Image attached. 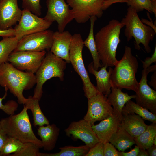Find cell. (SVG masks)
<instances>
[{"label":"cell","mask_w":156,"mask_h":156,"mask_svg":"<svg viewBox=\"0 0 156 156\" xmlns=\"http://www.w3.org/2000/svg\"><path fill=\"white\" fill-rule=\"evenodd\" d=\"M124 25L113 19L95 34L94 39L102 66H114L118 62L116 50L120 42V35Z\"/></svg>","instance_id":"cell-1"},{"label":"cell","mask_w":156,"mask_h":156,"mask_svg":"<svg viewBox=\"0 0 156 156\" xmlns=\"http://www.w3.org/2000/svg\"><path fill=\"white\" fill-rule=\"evenodd\" d=\"M36 83L34 74L19 70L8 62L0 64V86L9 90L19 104L24 105L27 100L23 90L31 89Z\"/></svg>","instance_id":"cell-2"},{"label":"cell","mask_w":156,"mask_h":156,"mask_svg":"<svg viewBox=\"0 0 156 156\" xmlns=\"http://www.w3.org/2000/svg\"><path fill=\"white\" fill-rule=\"evenodd\" d=\"M114 66L111 76L112 86L135 92L138 85L136 74L139 64L136 58L133 55L130 47L125 46L122 59Z\"/></svg>","instance_id":"cell-3"},{"label":"cell","mask_w":156,"mask_h":156,"mask_svg":"<svg viewBox=\"0 0 156 156\" xmlns=\"http://www.w3.org/2000/svg\"><path fill=\"white\" fill-rule=\"evenodd\" d=\"M24 105L19 114L12 115L1 120V129L8 137L17 139L23 143L32 142L40 148H42L41 141L35 135L27 110Z\"/></svg>","instance_id":"cell-4"},{"label":"cell","mask_w":156,"mask_h":156,"mask_svg":"<svg viewBox=\"0 0 156 156\" xmlns=\"http://www.w3.org/2000/svg\"><path fill=\"white\" fill-rule=\"evenodd\" d=\"M121 22L125 28L124 34L128 42L134 37L135 39V48L140 50V44H142L147 53L151 52L149 46L150 41L153 40L156 34L151 27L143 23L140 19L137 12L133 8L129 6L125 17Z\"/></svg>","instance_id":"cell-5"},{"label":"cell","mask_w":156,"mask_h":156,"mask_svg":"<svg viewBox=\"0 0 156 156\" xmlns=\"http://www.w3.org/2000/svg\"><path fill=\"white\" fill-rule=\"evenodd\" d=\"M67 62L56 56L50 51H48L36 73V86L33 98L39 101L42 96V87L48 80L54 77H58L62 81L64 80V71Z\"/></svg>","instance_id":"cell-6"},{"label":"cell","mask_w":156,"mask_h":156,"mask_svg":"<svg viewBox=\"0 0 156 156\" xmlns=\"http://www.w3.org/2000/svg\"><path fill=\"white\" fill-rule=\"evenodd\" d=\"M84 46L81 35L74 34L72 36L69 56L70 63L82 81L85 96L88 99L99 92L96 86L91 82L84 65L82 54Z\"/></svg>","instance_id":"cell-7"},{"label":"cell","mask_w":156,"mask_h":156,"mask_svg":"<svg viewBox=\"0 0 156 156\" xmlns=\"http://www.w3.org/2000/svg\"><path fill=\"white\" fill-rule=\"evenodd\" d=\"M46 53V51H12L7 62L19 70L34 74L40 66Z\"/></svg>","instance_id":"cell-8"},{"label":"cell","mask_w":156,"mask_h":156,"mask_svg":"<svg viewBox=\"0 0 156 156\" xmlns=\"http://www.w3.org/2000/svg\"><path fill=\"white\" fill-rule=\"evenodd\" d=\"M104 0H67L72 8L74 19L78 23H84L92 16L101 17L103 14L102 9Z\"/></svg>","instance_id":"cell-9"},{"label":"cell","mask_w":156,"mask_h":156,"mask_svg":"<svg viewBox=\"0 0 156 156\" xmlns=\"http://www.w3.org/2000/svg\"><path fill=\"white\" fill-rule=\"evenodd\" d=\"M52 23L23 9L18 23L14 29L15 36L19 40L25 36L47 30Z\"/></svg>","instance_id":"cell-10"},{"label":"cell","mask_w":156,"mask_h":156,"mask_svg":"<svg viewBox=\"0 0 156 156\" xmlns=\"http://www.w3.org/2000/svg\"><path fill=\"white\" fill-rule=\"evenodd\" d=\"M53 33L52 30L47 29L25 36L18 41L13 51H50Z\"/></svg>","instance_id":"cell-11"},{"label":"cell","mask_w":156,"mask_h":156,"mask_svg":"<svg viewBox=\"0 0 156 156\" xmlns=\"http://www.w3.org/2000/svg\"><path fill=\"white\" fill-rule=\"evenodd\" d=\"M47 11L44 18L58 24V31H64L67 25L74 19L71 9L64 0H46Z\"/></svg>","instance_id":"cell-12"},{"label":"cell","mask_w":156,"mask_h":156,"mask_svg":"<svg viewBox=\"0 0 156 156\" xmlns=\"http://www.w3.org/2000/svg\"><path fill=\"white\" fill-rule=\"evenodd\" d=\"M88 100V109L83 119L92 126L113 114V108L103 93H99Z\"/></svg>","instance_id":"cell-13"},{"label":"cell","mask_w":156,"mask_h":156,"mask_svg":"<svg viewBox=\"0 0 156 156\" xmlns=\"http://www.w3.org/2000/svg\"><path fill=\"white\" fill-rule=\"evenodd\" d=\"M149 73L146 69L142 70V77L135 92V99L137 104L156 114V91L147 83V77Z\"/></svg>","instance_id":"cell-14"},{"label":"cell","mask_w":156,"mask_h":156,"mask_svg":"<svg viewBox=\"0 0 156 156\" xmlns=\"http://www.w3.org/2000/svg\"><path fill=\"white\" fill-rule=\"evenodd\" d=\"M65 132L67 136L81 140L90 148L99 142L92 126L83 119L71 122Z\"/></svg>","instance_id":"cell-15"},{"label":"cell","mask_w":156,"mask_h":156,"mask_svg":"<svg viewBox=\"0 0 156 156\" xmlns=\"http://www.w3.org/2000/svg\"><path fill=\"white\" fill-rule=\"evenodd\" d=\"M22 14L18 0H2L0 1V29L12 28L19 22Z\"/></svg>","instance_id":"cell-16"},{"label":"cell","mask_w":156,"mask_h":156,"mask_svg":"<svg viewBox=\"0 0 156 156\" xmlns=\"http://www.w3.org/2000/svg\"><path fill=\"white\" fill-rule=\"evenodd\" d=\"M72 36L67 31L54 32L50 51L56 56L70 63L69 50Z\"/></svg>","instance_id":"cell-17"},{"label":"cell","mask_w":156,"mask_h":156,"mask_svg":"<svg viewBox=\"0 0 156 156\" xmlns=\"http://www.w3.org/2000/svg\"><path fill=\"white\" fill-rule=\"evenodd\" d=\"M121 121L118 116L113 114L99 123L92 125V127L99 141L105 143L109 142L110 138L118 130Z\"/></svg>","instance_id":"cell-18"},{"label":"cell","mask_w":156,"mask_h":156,"mask_svg":"<svg viewBox=\"0 0 156 156\" xmlns=\"http://www.w3.org/2000/svg\"><path fill=\"white\" fill-rule=\"evenodd\" d=\"M107 67L102 66L99 71L96 70L93 67V62L88 65L89 72L94 75L96 81V89L99 93H103L107 97L111 92L112 83L111 76L113 69L110 67L108 71Z\"/></svg>","instance_id":"cell-19"},{"label":"cell","mask_w":156,"mask_h":156,"mask_svg":"<svg viewBox=\"0 0 156 156\" xmlns=\"http://www.w3.org/2000/svg\"><path fill=\"white\" fill-rule=\"evenodd\" d=\"M144 120L135 114H122L120 126L127 131L133 138L144 132L148 127Z\"/></svg>","instance_id":"cell-20"},{"label":"cell","mask_w":156,"mask_h":156,"mask_svg":"<svg viewBox=\"0 0 156 156\" xmlns=\"http://www.w3.org/2000/svg\"><path fill=\"white\" fill-rule=\"evenodd\" d=\"M122 90L112 86L110 93L107 97L108 101L113 106V114L117 116L121 120L122 109L125 103L136 97L135 94L129 95L127 93L122 92Z\"/></svg>","instance_id":"cell-21"},{"label":"cell","mask_w":156,"mask_h":156,"mask_svg":"<svg viewBox=\"0 0 156 156\" xmlns=\"http://www.w3.org/2000/svg\"><path fill=\"white\" fill-rule=\"evenodd\" d=\"M37 131L38 134L42 140L44 149L47 151L53 149L59 135L60 129L53 124L47 125L46 126H39Z\"/></svg>","instance_id":"cell-22"},{"label":"cell","mask_w":156,"mask_h":156,"mask_svg":"<svg viewBox=\"0 0 156 156\" xmlns=\"http://www.w3.org/2000/svg\"><path fill=\"white\" fill-rule=\"evenodd\" d=\"M109 142L119 151H124L135 144L133 138L120 126L116 132L110 138Z\"/></svg>","instance_id":"cell-23"},{"label":"cell","mask_w":156,"mask_h":156,"mask_svg":"<svg viewBox=\"0 0 156 156\" xmlns=\"http://www.w3.org/2000/svg\"><path fill=\"white\" fill-rule=\"evenodd\" d=\"M97 18L95 16L91 17L90 20V28L88 36L83 41L84 45L89 50L92 58L94 68L96 70L102 66L99 57L96 46L94 36V23Z\"/></svg>","instance_id":"cell-24"},{"label":"cell","mask_w":156,"mask_h":156,"mask_svg":"<svg viewBox=\"0 0 156 156\" xmlns=\"http://www.w3.org/2000/svg\"><path fill=\"white\" fill-rule=\"evenodd\" d=\"M134 113L140 116L144 120L156 123V114L151 113L131 100L125 103L122 109V114Z\"/></svg>","instance_id":"cell-25"},{"label":"cell","mask_w":156,"mask_h":156,"mask_svg":"<svg viewBox=\"0 0 156 156\" xmlns=\"http://www.w3.org/2000/svg\"><path fill=\"white\" fill-rule=\"evenodd\" d=\"M39 100L29 96L24 104L27 109H30L33 117L34 125L35 126H41L49 124V122L42 111L40 107Z\"/></svg>","instance_id":"cell-26"},{"label":"cell","mask_w":156,"mask_h":156,"mask_svg":"<svg viewBox=\"0 0 156 156\" xmlns=\"http://www.w3.org/2000/svg\"><path fill=\"white\" fill-rule=\"evenodd\" d=\"M156 136V123L148 125L146 129L138 137L133 138L135 144L140 148L147 149L153 145Z\"/></svg>","instance_id":"cell-27"},{"label":"cell","mask_w":156,"mask_h":156,"mask_svg":"<svg viewBox=\"0 0 156 156\" xmlns=\"http://www.w3.org/2000/svg\"><path fill=\"white\" fill-rule=\"evenodd\" d=\"M90 148L86 145L77 147L66 146L59 148L60 151L58 153H47L39 152L37 156H86Z\"/></svg>","instance_id":"cell-28"},{"label":"cell","mask_w":156,"mask_h":156,"mask_svg":"<svg viewBox=\"0 0 156 156\" xmlns=\"http://www.w3.org/2000/svg\"><path fill=\"white\" fill-rule=\"evenodd\" d=\"M18 40L15 36L3 38L0 41V64L7 62L10 53L17 44Z\"/></svg>","instance_id":"cell-29"},{"label":"cell","mask_w":156,"mask_h":156,"mask_svg":"<svg viewBox=\"0 0 156 156\" xmlns=\"http://www.w3.org/2000/svg\"><path fill=\"white\" fill-rule=\"evenodd\" d=\"M127 5L138 13L145 9L156 16V0H129Z\"/></svg>","instance_id":"cell-30"},{"label":"cell","mask_w":156,"mask_h":156,"mask_svg":"<svg viewBox=\"0 0 156 156\" xmlns=\"http://www.w3.org/2000/svg\"><path fill=\"white\" fill-rule=\"evenodd\" d=\"M23 143L18 140L8 137L0 152V156L8 155L12 153L19 151L24 146Z\"/></svg>","instance_id":"cell-31"},{"label":"cell","mask_w":156,"mask_h":156,"mask_svg":"<svg viewBox=\"0 0 156 156\" xmlns=\"http://www.w3.org/2000/svg\"><path fill=\"white\" fill-rule=\"evenodd\" d=\"M39 148L34 144L28 142L25 143L24 146L18 151L11 156H37Z\"/></svg>","instance_id":"cell-32"},{"label":"cell","mask_w":156,"mask_h":156,"mask_svg":"<svg viewBox=\"0 0 156 156\" xmlns=\"http://www.w3.org/2000/svg\"><path fill=\"white\" fill-rule=\"evenodd\" d=\"M22 7L23 9L27 10L38 16L42 14L40 0H21Z\"/></svg>","instance_id":"cell-33"},{"label":"cell","mask_w":156,"mask_h":156,"mask_svg":"<svg viewBox=\"0 0 156 156\" xmlns=\"http://www.w3.org/2000/svg\"><path fill=\"white\" fill-rule=\"evenodd\" d=\"M5 89V95L3 97L0 98V109L8 115H13L15 112L17 110L18 104L16 101L12 100L9 101L4 105L3 104L2 100L6 98L8 90L6 88Z\"/></svg>","instance_id":"cell-34"},{"label":"cell","mask_w":156,"mask_h":156,"mask_svg":"<svg viewBox=\"0 0 156 156\" xmlns=\"http://www.w3.org/2000/svg\"><path fill=\"white\" fill-rule=\"evenodd\" d=\"M104 143L99 142L90 148L86 156H104Z\"/></svg>","instance_id":"cell-35"},{"label":"cell","mask_w":156,"mask_h":156,"mask_svg":"<svg viewBox=\"0 0 156 156\" xmlns=\"http://www.w3.org/2000/svg\"><path fill=\"white\" fill-rule=\"evenodd\" d=\"M104 156H121L120 152L109 142L104 143Z\"/></svg>","instance_id":"cell-36"},{"label":"cell","mask_w":156,"mask_h":156,"mask_svg":"<svg viewBox=\"0 0 156 156\" xmlns=\"http://www.w3.org/2000/svg\"><path fill=\"white\" fill-rule=\"evenodd\" d=\"M142 63V66L143 69H146L150 66L153 63H156V44L154 50V52L151 57H147L144 61H141Z\"/></svg>","instance_id":"cell-37"},{"label":"cell","mask_w":156,"mask_h":156,"mask_svg":"<svg viewBox=\"0 0 156 156\" xmlns=\"http://www.w3.org/2000/svg\"><path fill=\"white\" fill-rule=\"evenodd\" d=\"M129 0H104L102 3V9L105 10L112 4L117 3L126 2L127 3Z\"/></svg>","instance_id":"cell-38"},{"label":"cell","mask_w":156,"mask_h":156,"mask_svg":"<svg viewBox=\"0 0 156 156\" xmlns=\"http://www.w3.org/2000/svg\"><path fill=\"white\" fill-rule=\"evenodd\" d=\"M15 31L12 28L6 29H0V36L3 38L15 36Z\"/></svg>","instance_id":"cell-39"},{"label":"cell","mask_w":156,"mask_h":156,"mask_svg":"<svg viewBox=\"0 0 156 156\" xmlns=\"http://www.w3.org/2000/svg\"><path fill=\"white\" fill-rule=\"evenodd\" d=\"M139 150V148L136 145L129 152L121 151L120 152L121 156H138Z\"/></svg>","instance_id":"cell-40"},{"label":"cell","mask_w":156,"mask_h":156,"mask_svg":"<svg viewBox=\"0 0 156 156\" xmlns=\"http://www.w3.org/2000/svg\"><path fill=\"white\" fill-rule=\"evenodd\" d=\"M147 14L148 17L150 19V21L144 18H142L141 20L143 23L148 25V26L152 28L156 32V25H155L153 23L152 19L150 17L149 14L147 12Z\"/></svg>","instance_id":"cell-41"},{"label":"cell","mask_w":156,"mask_h":156,"mask_svg":"<svg viewBox=\"0 0 156 156\" xmlns=\"http://www.w3.org/2000/svg\"><path fill=\"white\" fill-rule=\"evenodd\" d=\"M8 136L3 132H0V152Z\"/></svg>","instance_id":"cell-42"},{"label":"cell","mask_w":156,"mask_h":156,"mask_svg":"<svg viewBox=\"0 0 156 156\" xmlns=\"http://www.w3.org/2000/svg\"><path fill=\"white\" fill-rule=\"evenodd\" d=\"M151 77L150 82H149V86L153 87L155 90H156V71L153 72Z\"/></svg>","instance_id":"cell-43"},{"label":"cell","mask_w":156,"mask_h":156,"mask_svg":"<svg viewBox=\"0 0 156 156\" xmlns=\"http://www.w3.org/2000/svg\"><path fill=\"white\" fill-rule=\"evenodd\" d=\"M146 150L148 153L149 156H156V145L153 144Z\"/></svg>","instance_id":"cell-44"},{"label":"cell","mask_w":156,"mask_h":156,"mask_svg":"<svg viewBox=\"0 0 156 156\" xmlns=\"http://www.w3.org/2000/svg\"><path fill=\"white\" fill-rule=\"evenodd\" d=\"M138 156H149V155L146 150L140 148Z\"/></svg>","instance_id":"cell-45"},{"label":"cell","mask_w":156,"mask_h":156,"mask_svg":"<svg viewBox=\"0 0 156 156\" xmlns=\"http://www.w3.org/2000/svg\"><path fill=\"white\" fill-rule=\"evenodd\" d=\"M147 70L149 72H154L156 71V64L150 66L146 68Z\"/></svg>","instance_id":"cell-46"},{"label":"cell","mask_w":156,"mask_h":156,"mask_svg":"<svg viewBox=\"0 0 156 156\" xmlns=\"http://www.w3.org/2000/svg\"><path fill=\"white\" fill-rule=\"evenodd\" d=\"M153 144L156 145V136L154 139L153 140Z\"/></svg>","instance_id":"cell-47"},{"label":"cell","mask_w":156,"mask_h":156,"mask_svg":"<svg viewBox=\"0 0 156 156\" xmlns=\"http://www.w3.org/2000/svg\"><path fill=\"white\" fill-rule=\"evenodd\" d=\"M1 120H0V132H3L2 131V130L1 129Z\"/></svg>","instance_id":"cell-48"},{"label":"cell","mask_w":156,"mask_h":156,"mask_svg":"<svg viewBox=\"0 0 156 156\" xmlns=\"http://www.w3.org/2000/svg\"><path fill=\"white\" fill-rule=\"evenodd\" d=\"M1 0H0V1H1Z\"/></svg>","instance_id":"cell-49"}]
</instances>
